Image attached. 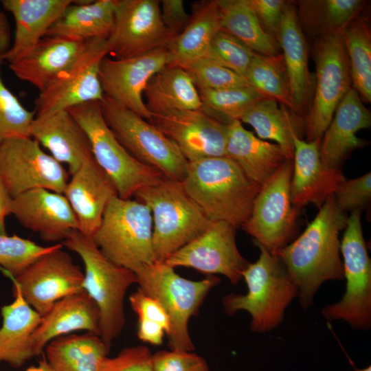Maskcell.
Masks as SVG:
<instances>
[{
  "label": "cell",
  "mask_w": 371,
  "mask_h": 371,
  "mask_svg": "<svg viewBox=\"0 0 371 371\" xmlns=\"http://www.w3.org/2000/svg\"><path fill=\"white\" fill-rule=\"evenodd\" d=\"M348 217L329 196L302 234L276 254L296 284L303 308L312 305L324 282L344 280L339 233Z\"/></svg>",
  "instance_id": "6da1fadb"
},
{
  "label": "cell",
  "mask_w": 371,
  "mask_h": 371,
  "mask_svg": "<svg viewBox=\"0 0 371 371\" xmlns=\"http://www.w3.org/2000/svg\"><path fill=\"white\" fill-rule=\"evenodd\" d=\"M181 182L210 221L226 222L236 228L242 227L249 218L262 186L226 156L188 162Z\"/></svg>",
  "instance_id": "7a4b0ae2"
},
{
  "label": "cell",
  "mask_w": 371,
  "mask_h": 371,
  "mask_svg": "<svg viewBox=\"0 0 371 371\" xmlns=\"http://www.w3.org/2000/svg\"><path fill=\"white\" fill-rule=\"evenodd\" d=\"M256 245L259 258L249 262L243 273L247 293L226 295L222 303L229 315L240 311L249 313L251 331L264 333L282 323L286 309L298 297V289L278 256Z\"/></svg>",
  "instance_id": "3957f363"
},
{
  "label": "cell",
  "mask_w": 371,
  "mask_h": 371,
  "mask_svg": "<svg viewBox=\"0 0 371 371\" xmlns=\"http://www.w3.org/2000/svg\"><path fill=\"white\" fill-rule=\"evenodd\" d=\"M61 245L82 260L83 289L98 308L100 336L110 348L125 326L124 297L128 289L137 284L136 275L109 260L91 237L78 230L73 231Z\"/></svg>",
  "instance_id": "277c9868"
},
{
  "label": "cell",
  "mask_w": 371,
  "mask_h": 371,
  "mask_svg": "<svg viewBox=\"0 0 371 371\" xmlns=\"http://www.w3.org/2000/svg\"><path fill=\"white\" fill-rule=\"evenodd\" d=\"M135 196L150 210L155 259L168 256L205 231L213 222L185 190L181 181L165 178Z\"/></svg>",
  "instance_id": "5b68a950"
},
{
  "label": "cell",
  "mask_w": 371,
  "mask_h": 371,
  "mask_svg": "<svg viewBox=\"0 0 371 371\" xmlns=\"http://www.w3.org/2000/svg\"><path fill=\"white\" fill-rule=\"evenodd\" d=\"M153 218L144 203L113 196L91 237L114 264L134 273L156 262L153 245Z\"/></svg>",
  "instance_id": "8992f818"
},
{
  "label": "cell",
  "mask_w": 371,
  "mask_h": 371,
  "mask_svg": "<svg viewBox=\"0 0 371 371\" xmlns=\"http://www.w3.org/2000/svg\"><path fill=\"white\" fill-rule=\"evenodd\" d=\"M135 273L138 289L157 300L169 317L170 332L167 337L170 349L194 351L195 346L188 331L189 319L220 279L210 275L201 280H191L180 276L164 262L158 261Z\"/></svg>",
  "instance_id": "52a82bcc"
},
{
  "label": "cell",
  "mask_w": 371,
  "mask_h": 371,
  "mask_svg": "<svg viewBox=\"0 0 371 371\" xmlns=\"http://www.w3.org/2000/svg\"><path fill=\"white\" fill-rule=\"evenodd\" d=\"M67 111L86 133L96 163L113 183L119 197L131 199L140 189L166 178L135 159L119 142L104 119L100 102L83 103Z\"/></svg>",
  "instance_id": "ba28073f"
},
{
  "label": "cell",
  "mask_w": 371,
  "mask_h": 371,
  "mask_svg": "<svg viewBox=\"0 0 371 371\" xmlns=\"http://www.w3.org/2000/svg\"><path fill=\"white\" fill-rule=\"evenodd\" d=\"M100 107L106 123L135 159L168 179L183 181L188 161L172 140L150 122L106 97Z\"/></svg>",
  "instance_id": "9c48e42d"
},
{
  "label": "cell",
  "mask_w": 371,
  "mask_h": 371,
  "mask_svg": "<svg viewBox=\"0 0 371 371\" xmlns=\"http://www.w3.org/2000/svg\"><path fill=\"white\" fill-rule=\"evenodd\" d=\"M346 290L338 302L323 307L322 314L328 322L342 320L357 330L371 326V261L363 235L361 210L348 217L341 239Z\"/></svg>",
  "instance_id": "30bf717a"
},
{
  "label": "cell",
  "mask_w": 371,
  "mask_h": 371,
  "mask_svg": "<svg viewBox=\"0 0 371 371\" xmlns=\"http://www.w3.org/2000/svg\"><path fill=\"white\" fill-rule=\"evenodd\" d=\"M292 172L293 159H288L262 185L241 227L255 245L275 254L290 243L300 210L291 202Z\"/></svg>",
  "instance_id": "8fae6325"
},
{
  "label": "cell",
  "mask_w": 371,
  "mask_h": 371,
  "mask_svg": "<svg viewBox=\"0 0 371 371\" xmlns=\"http://www.w3.org/2000/svg\"><path fill=\"white\" fill-rule=\"evenodd\" d=\"M343 32L344 30L323 35L315 47L316 84L305 122L307 142L322 138L338 105L351 88Z\"/></svg>",
  "instance_id": "7c38bea8"
},
{
  "label": "cell",
  "mask_w": 371,
  "mask_h": 371,
  "mask_svg": "<svg viewBox=\"0 0 371 371\" xmlns=\"http://www.w3.org/2000/svg\"><path fill=\"white\" fill-rule=\"evenodd\" d=\"M0 179L13 198L36 188L63 194L69 181L62 164L30 136L0 143Z\"/></svg>",
  "instance_id": "4fadbf2b"
},
{
  "label": "cell",
  "mask_w": 371,
  "mask_h": 371,
  "mask_svg": "<svg viewBox=\"0 0 371 371\" xmlns=\"http://www.w3.org/2000/svg\"><path fill=\"white\" fill-rule=\"evenodd\" d=\"M106 41L104 38L85 41L74 63L39 93L34 101L36 115L103 100L99 69L102 60L108 56Z\"/></svg>",
  "instance_id": "5bb4252c"
},
{
  "label": "cell",
  "mask_w": 371,
  "mask_h": 371,
  "mask_svg": "<svg viewBox=\"0 0 371 371\" xmlns=\"http://www.w3.org/2000/svg\"><path fill=\"white\" fill-rule=\"evenodd\" d=\"M63 247L58 243L12 278L13 286L41 317L58 300L84 291V273Z\"/></svg>",
  "instance_id": "9a60e30c"
},
{
  "label": "cell",
  "mask_w": 371,
  "mask_h": 371,
  "mask_svg": "<svg viewBox=\"0 0 371 371\" xmlns=\"http://www.w3.org/2000/svg\"><path fill=\"white\" fill-rule=\"evenodd\" d=\"M172 36L161 16L160 1L117 0L108 56L124 59L166 47Z\"/></svg>",
  "instance_id": "2e32d148"
},
{
  "label": "cell",
  "mask_w": 371,
  "mask_h": 371,
  "mask_svg": "<svg viewBox=\"0 0 371 371\" xmlns=\"http://www.w3.org/2000/svg\"><path fill=\"white\" fill-rule=\"evenodd\" d=\"M236 228L218 221L172 254L164 261L168 266L194 269L207 276L221 274L232 284L243 280L249 262L240 253L236 240Z\"/></svg>",
  "instance_id": "e0dca14e"
},
{
  "label": "cell",
  "mask_w": 371,
  "mask_h": 371,
  "mask_svg": "<svg viewBox=\"0 0 371 371\" xmlns=\"http://www.w3.org/2000/svg\"><path fill=\"white\" fill-rule=\"evenodd\" d=\"M168 64L166 47L128 58L105 56L99 69L104 97L150 122L151 115L144 100V91L150 78Z\"/></svg>",
  "instance_id": "ac0fdd59"
},
{
  "label": "cell",
  "mask_w": 371,
  "mask_h": 371,
  "mask_svg": "<svg viewBox=\"0 0 371 371\" xmlns=\"http://www.w3.org/2000/svg\"><path fill=\"white\" fill-rule=\"evenodd\" d=\"M150 122L177 145L188 162L225 156L229 124L201 109L152 115Z\"/></svg>",
  "instance_id": "d6986e66"
},
{
  "label": "cell",
  "mask_w": 371,
  "mask_h": 371,
  "mask_svg": "<svg viewBox=\"0 0 371 371\" xmlns=\"http://www.w3.org/2000/svg\"><path fill=\"white\" fill-rule=\"evenodd\" d=\"M11 214L47 242L62 243L78 229L76 215L65 196L46 189L30 190L14 197Z\"/></svg>",
  "instance_id": "ffe728a7"
},
{
  "label": "cell",
  "mask_w": 371,
  "mask_h": 371,
  "mask_svg": "<svg viewBox=\"0 0 371 371\" xmlns=\"http://www.w3.org/2000/svg\"><path fill=\"white\" fill-rule=\"evenodd\" d=\"M322 139H293V172L290 185L292 204L300 209L307 204L319 208L346 179L339 168L325 166L320 159Z\"/></svg>",
  "instance_id": "44dd1931"
},
{
  "label": "cell",
  "mask_w": 371,
  "mask_h": 371,
  "mask_svg": "<svg viewBox=\"0 0 371 371\" xmlns=\"http://www.w3.org/2000/svg\"><path fill=\"white\" fill-rule=\"evenodd\" d=\"M63 194L76 215L78 231L90 237L99 227L109 201L118 196L113 183L93 157L71 175Z\"/></svg>",
  "instance_id": "7402d4cb"
},
{
  "label": "cell",
  "mask_w": 371,
  "mask_h": 371,
  "mask_svg": "<svg viewBox=\"0 0 371 371\" xmlns=\"http://www.w3.org/2000/svg\"><path fill=\"white\" fill-rule=\"evenodd\" d=\"M30 135L56 160L65 164L71 175L93 157L86 133L67 110L36 115Z\"/></svg>",
  "instance_id": "603a6c76"
},
{
  "label": "cell",
  "mask_w": 371,
  "mask_h": 371,
  "mask_svg": "<svg viewBox=\"0 0 371 371\" xmlns=\"http://www.w3.org/2000/svg\"><path fill=\"white\" fill-rule=\"evenodd\" d=\"M71 0H2L3 9L15 21L14 40L2 54L4 61L12 63L28 54L43 39L54 23L62 16Z\"/></svg>",
  "instance_id": "cb8c5ba5"
},
{
  "label": "cell",
  "mask_w": 371,
  "mask_h": 371,
  "mask_svg": "<svg viewBox=\"0 0 371 371\" xmlns=\"http://www.w3.org/2000/svg\"><path fill=\"white\" fill-rule=\"evenodd\" d=\"M370 124V111L362 103L358 92L351 87L338 105L321 139L319 155L322 164L328 168H339L348 153L365 145V141L356 133Z\"/></svg>",
  "instance_id": "d4e9b609"
},
{
  "label": "cell",
  "mask_w": 371,
  "mask_h": 371,
  "mask_svg": "<svg viewBox=\"0 0 371 371\" xmlns=\"http://www.w3.org/2000/svg\"><path fill=\"white\" fill-rule=\"evenodd\" d=\"M85 41L45 36L25 56L9 64L21 80L45 90L67 69L82 52Z\"/></svg>",
  "instance_id": "484cf974"
},
{
  "label": "cell",
  "mask_w": 371,
  "mask_h": 371,
  "mask_svg": "<svg viewBox=\"0 0 371 371\" xmlns=\"http://www.w3.org/2000/svg\"><path fill=\"white\" fill-rule=\"evenodd\" d=\"M77 330L100 335L98 308L85 291L58 300L41 317L32 336L35 355H41L54 339Z\"/></svg>",
  "instance_id": "4316f807"
},
{
  "label": "cell",
  "mask_w": 371,
  "mask_h": 371,
  "mask_svg": "<svg viewBox=\"0 0 371 371\" xmlns=\"http://www.w3.org/2000/svg\"><path fill=\"white\" fill-rule=\"evenodd\" d=\"M283 51L290 93L295 113L305 110L311 93L306 41L294 5L286 3L276 36Z\"/></svg>",
  "instance_id": "83f0119b"
},
{
  "label": "cell",
  "mask_w": 371,
  "mask_h": 371,
  "mask_svg": "<svg viewBox=\"0 0 371 371\" xmlns=\"http://www.w3.org/2000/svg\"><path fill=\"white\" fill-rule=\"evenodd\" d=\"M225 156L235 161L249 179L260 186L288 160L280 146L257 137L239 120L228 126Z\"/></svg>",
  "instance_id": "f1b7e54d"
},
{
  "label": "cell",
  "mask_w": 371,
  "mask_h": 371,
  "mask_svg": "<svg viewBox=\"0 0 371 371\" xmlns=\"http://www.w3.org/2000/svg\"><path fill=\"white\" fill-rule=\"evenodd\" d=\"M13 295L12 302L1 308L3 322L0 328V361L19 368L36 357L32 336L41 316L14 286Z\"/></svg>",
  "instance_id": "f546056e"
},
{
  "label": "cell",
  "mask_w": 371,
  "mask_h": 371,
  "mask_svg": "<svg viewBox=\"0 0 371 371\" xmlns=\"http://www.w3.org/2000/svg\"><path fill=\"white\" fill-rule=\"evenodd\" d=\"M143 98L151 116L201 109L196 87L179 65H168L154 74L145 87Z\"/></svg>",
  "instance_id": "4dcf8cb0"
},
{
  "label": "cell",
  "mask_w": 371,
  "mask_h": 371,
  "mask_svg": "<svg viewBox=\"0 0 371 371\" xmlns=\"http://www.w3.org/2000/svg\"><path fill=\"white\" fill-rule=\"evenodd\" d=\"M117 0L73 1L46 36L85 41L108 38L115 21Z\"/></svg>",
  "instance_id": "1f68e13d"
},
{
  "label": "cell",
  "mask_w": 371,
  "mask_h": 371,
  "mask_svg": "<svg viewBox=\"0 0 371 371\" xmlns=\"http://www.w3.org/2000/svg\"><path fill=\"white\" fill-rule=\"evenodd\" d=\"M221 28V15L217 0L195 3L184 30L166 45L168 65L181 66L205 56Z\"/></svg>",
  "instance_id": "d6a6232c"
},
{
  "label": "cell",
  "mask_w": 371,
  "mask_h": 371,
  "mask_svg": "<svg viewBox=\"0 0 371 371\" xmlns=\"http://www.w3.org/2000/svg\"><path fill=\"white\" fill-rule=\"evenodd\" d=\"M109 349L98 334L67 335L47 345L45 359L52 371H101Z\"/></svg>",
  "instance_id": "836d02e7"
},
{
  "label": "cell",
  "mask_w": 371,
  "mask_h": 371,
  "mask_svg": "<svg viewBox=\"0 0 371 371\" xmlns=\"http://www.w3.org/2000/svg\"><path fill=\"white\" fill-rule=\"evenodd\" d=\"M282 106L280 108L276 100L264 98L246 111L240 121L252 126L260 139L275 141L286 158L293 159V139L305 132V123L295 113Z\"/></svg>",
  "instance_id": "e575fe53"
},
{
  "label": "cell",
  "mask_w": 371,
  "mask_h": 371,
  "mask_svg": "<svg viewBox=\"0 0 371 371\" xmlns=\"http://www.w3.org/2000/svg\"><path fill=\"white\" fill-rule=\"evenodd\" d=\"M221 15L223 31L251 49L265 56L278 55L274 36L259 21L247 0H217Z\"/></svg>",
  "instance_id": "d590c367"
},
{
  "label": "cell",
  "mask_w": 371,
  "mask_h": 371,
  "mask_svg": "<svg viewBox=\"0 0 371 371\" xmlns=\"http://www.w3.org/2000/svg\"><path fill=\"white\" fill-rule=\"evenodd\" d=\"M245 78L262 97L273 99L295 113L282 54L265 56L255 52Z\"/></svg>",
  "instance_id": "8d00e7d4"
},
{
  "label": "cell",
  "mask_w": 371,
  "mask_h": 371,
  "mask_svg": "<svg viewBox=\"0 0 371 371\" xmlns=\"http://www.w3.org/2000/svg\"><path fill=\"white\" fill-rule=\"evenodd\" d=\"M351 82L361 98L371 101V35L363 19H354L344 30Z\"/></svg>",
  "instance_id": "74e56055"
},
{
  "label": "cell",
  "mask_w": 371,
  "mask_h": 371,
  "mask_svg": "<svg viewBox=\"0 0 371 371\" xmlns=\"http://www.w3.org/2000/svg\"><path fill=\"white\" fill-rule=\"evenodd\" d=\"M201 109L210 116L229 124L240 120L252 106L264 98L250 86L225 89H197Z\"/></svg>",
  "instance_id": "f35d334b"
},
{
  "label": "cell",
  "mask_w": 371,
  "mask_h": 371,
  "mask_svg": "<svg viewBox=\"0 0 371 371\" xmlns=\"http://www.w3.org/2000/svg\"><path fill=\"white\" fill-rule=\"evenodd\" d=\"M363 5L361 0L308 1L302 3V8L309 26L325 35L344 30Z\"/></svg>",
  "instance_id": "ab89813d"
},
{
  "label": "cell",
  "mask_w": 371,
  "mask_h": 371,
  "mask_svg": "<svg viewBox=\"0 0 371 371\" xmlns=\"http://www.w3.org/2000/svg\"><path fill=\"white\" fill-rule=\"evenodd\" d=\"M181 67L196 89H225L249 86L245 78L207 57H200Z\"/></svg>",
  "instance_id": "60d3db41"
},
{
  "label": "cell",
  "mask_w": 371,
  "mask_h": 371,
  "mask_svg": "<svg viewBox=\"0 0 371 371\" xmlns=\"http://www.w3.org/2000/svg\"><path fill=\"white\" fill-rule=\"evenodd\" d=\"M4 62L0 54V143L15 137L30 136L35 112L25 109L18 98L5 86L1 76Z\"/></svg>",
  "instance_id": "b9f144b4"
},
{
  "label": "cell",
  "mask_w": 371,
  "mask_h": 371,
  "mask_svg": "<svg viewBox=\"0 0 371 371\" xmlns=\"http://www.w3.org/2000/svg\"><path fill=\"white\" fill-rule=\"evenodd\" d=\"M56 245L44 247L16 235L0 234V266L11 278H14Z\"/></svg>",
  "instance_id": "7bdbcfd3"
},
{
  "label": "cell",
  "mask_w": 371,
  "mask_h": 371,
  "mask_svg": "<svg viewBox=\"0 0 371 371\" xmlns=\"http://www.w3.org/2000/svg\"><path fill=\"white\" fill-rule=\"evenodd\" d=\"M255 52L234 36L220 30L212 40L205 57L245 78Z\"/></svg>",
  "instance_id": "ee69618b"
},
{
  "label": "cell",
  "mask_w": 371,
  "mask_h": 371,
  "mask_svg": "<svg viewBox=\"0 0 371 371\" xmlns=\"http://www.w3.org/2000/svg\"><path fill=\"white\" fill-rule=\"evenodd\" d=\"M337 206L343 212L361 210L371 198V173L345 180L333 194Z\"/></svg>",
  "instance_id": "f6af8a7d"
},
{
  "label": "cell",
  "mask_w": 371,
  "mask_h": 371,
  "mask_svg": "<svg viewBox=\"0 0 371 371\" xmlns=\"http://www.w3.org/2000/svg\"><path fill=\"white\" fill-rule=\"evenodd\" d=\"M154 371H210L205 359L193 351L160 350L152 355Z\"/></svg>",
  "instance_id": "bcb514c9"
},
{
  "label": "cell",
  "mask_w": 371,
  "mask_h": 371,
  "mask_svg": "<svg viewBox=\"0 0 371 371\" xmlns=\"http://www.w3.org/2000/svg\"><path fill=\"white\" fill-rule=\"evenodd\" d=\"M152 355L144 346L128 347L113 358L107 357L101 371H154Z\"/></svg>",
  "instance_id": "7dc6e473"
},
{
  "label": "cell",
  "mask_w": 371,
  "mask_h": 371,
  "mask_svg": "<svg viewBox=\"0 0 371 371\" xmlns=\"http://www.w3.org/2000/svg\"><path fill=\"white\" fill-rule=\"evenodd\" d=\"M129 302L131 308L137 315L138 321L158 324L166 330V336H168L170 332V319L157 300L138 289L130 295Z\"/></svg>",
  "instance_id": "c3c4849f"
},
{
  "label": "cell",
  "mask_w": 371,
  "mask_h": 371,
  "mask_svg": "<svg viewBox=\"0 0 371 371\" xmlns=\"http://www.w3.org/2000/svg\"><path fill=\"white\" fill-rule=\"evenodd\" d=\"M247 2L262 25L276 37L286 3L282 0H247Z\"/></svg>",
  "instance_id": "681fc988"
},
{
  "label": "cell",
  "mask_w": 371,
  "mask_h": 371,
  "mask_svg": "<svg viewBox=\"0 0 371 371\" xmlns=\"http://www.w3.org/2000/svg\"><path fill=\"white\" fill-rule=\"evenodd\" d=\"M162 22L172 38L179 34L189 22L188 14L182 0L160 1Z\"/></svg>",
  "instance_id": "f907efd6"
},
{
  "label": "cell",
  "mask_w": 371,
  "mask_h": 371,
  "mask_svg": "<svg viewBox=\"0 0 371 371\" xmlns=\"http://www.w3.org/2000/svg\"><path fill=\"white\" fill-rule=\"evenodd\" d=\"M166 332L161 325L138 321L137 336L143 342L158 346L162 344Z\"/></svg>",
  "instance_id": "816d5d0a"
},
{
  "label": "cell",
  "mask_w": 371,
  "mask_h": 371,
  "mask_svg": "<svg viewBox=\"0 0 371 371\" xmlns=\"http://www.w3.org/2000/svg\"><path fill=\"white\" fill-rule=\"evenodd\" d=\"M13 197L10 195L0 179V234H6L5 218L11 214Z\"/></svg>",
  "instance_id": "f5cc1de1"
},
{
  "label": "cell",
  "mask_w": 371,
  "mask_h": 371,
  "mask_svg": "<svg viewBox=\"0 0 371 371\" xmlns=\"http://www.w3.org/2000/svg\"><path fill=\"white\" fill-rule=\"evenodd\" d=\"M12 44V32L7 16L0 11V54H3Z\"/></svg>",
  "instance_id": "db71d44e"
},
{
  "label": "cell",
  "mask_w": 371,
  "mask_h": 371,
  "mask_svg": "<svg viewBox=\"0 0 371 371\" xmlns=\"http://www.w3.org/2000/svg\"><path fill=\"white\" fill-rule=\"evenodd\" d=\"M25 371H52L48 365L45 359L41 360L38 365L32 366L27 369Z\"/></svg>",
  "instance_id": "11a10c76"
},
{
  "label": "cell",
  "mask_w": 371,
  "mask_h": 371,
  "mask_svg": "<svg viewBox=\"0 0 371 371\" xmlns=\"http://www.w3.org/2000/svg\"><path fill=\"white\" fill-rule=\"evenodd\" d=\"M355 371H371V367L369 366L365 368L356 370Z\"/></svg>",
  "instance_id": "9f6ffc18"
}]
</instances>
